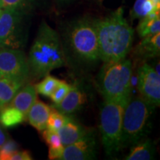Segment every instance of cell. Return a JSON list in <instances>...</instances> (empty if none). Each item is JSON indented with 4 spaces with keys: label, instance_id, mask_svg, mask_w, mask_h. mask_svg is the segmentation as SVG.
<instances>
[{
    "label": "cell",
    "instance_id": "21",
    "mask_svg": "<svg viewBox=\"0 0 160 160\" xmlns=\"http://www.w3.org/2000/svg\"><path fill=\"white\" fill-rule=\"evenodd\" d=\"M61 80L57 79L53 76L47 75L44 77L43 80L37 85H34L36 91L37 93L45 96V97H50L51 96L53 92L55 91L57 86L59 85Z\"/></svg>",
    "mask_w": 160,
    "mask_h": 160
},
{
    "label": "cell",
    "instance_id": "12",
    "mask_svg": "<svg viewBox=\"0 0 160 160\" xmlns=\"http://www.w3.org/2000/svg\"><path fill=\"white\" fill-rule=\"evenodd\" d=\"M86 97L84 91L79 87L71 85V89L61 102L52 106L64 115L68 116L79 111L85 102Z\"/></svg>",
    "mask_w": 160,
    "mask_h": 160
},
{
    "label": "cell",
    "instance_id": "27",
    "mask_svg": "<svg viewBox=\"0 0 160 160\" xmlns=\"http://www.w3.org/2000/svg\"><path fill=\"white\" fill-rule=\"evenodd\" d=\"M33 158H32L29 151H17L11 156V157L10 158V160H31Z\"/></svg>",
    "mask_w": 160,
    "mask_h": 160
},
{
    "label": "cell",
    "instance_id": "3",
    "mask_svg": "<svg viewBox=\"0 0 160 160\" xmlns=\"http://www.w3.org/2000/svg\"><path fill=\"white\" fill-rule=\"evenodd\" d=\"M132 62L125 59L104 62L98 77V86L104 100L127 104L131 97Z\"/></svg>",
    "mask_w": 160,
    "mask_h": 160
},
{
    "label": "cell",
    "instance_id": "19",
    "mask_svg": "<svg viewBox=\"0 0 160 160\" xmlns=\"http://www.w3.org/2000/svg\"><path fill=\"white\" fill-rule=\"evenodd\" d=\"M137 33L141 38L153 35L160 32V12L152 13L140 19Z\"/></svg>",
    "mask_w": 160,
    "mask_h": 160
},
{
    "label": "cell",
    "instance_id": "30",
    "mask_svg": "<svg viewBox=\"0 0 160 160\" xmlns=\"http://www.w3.org/2000/svg\"><path fill=\"white\" fill-rule=\"evenodd\" d=\"M97 1H99V2H102V0H97Z\"/></svg>",
    "mask_w": 160,
    "mask_h": 160
},
{
    "label": "cell",
    "instance_id": "4",
    "mask_svg": "<svg viewBox=\"0 0 160 160\" xmlns=\"http://www.w3.org/2000/svg\"><path fill=\"white\" fill-rule=\"evenodd\" d=\"M155 106L141 97H131L125 107L122 127L121 148L131 147L147 137Z\"/></svg>",
    "mask_w": 160,
    "mask_h": 160
},
{
    "label": "cell",
    "instance_id": "14",
    "mask_svg": "<svg viewBox=\"0 0 160 160\" xmlns=\"http://www.w3.org/2000/svg\"><path fill=\"white\" fill-rule=\"evenodd\" d=\"M37 99V92L36 91L35 86L29 84L23 85L18 91L9 105L19 110L26 117L28 112Z\"/></svg>",
    "mask_w": 160,
    "mask_h": 160
},
{
    "label": "cell",
    "instance_id": "2",
    "mask_svg": "<svg viewBox=\"0 0 160 160\" xmlns=\"http://www.w3.org/2000/svg\"><path fill=\"white\" fill-rule=\"evenodd\" d=\"M30 77H45L66 65V56L59 34L45 21L42 22L28 58Z\"/></svg>",
    "mask_w": 160,
    "mask_h": 160
},
{
    "label": "cell",
    "instance_id": "10",
    "mask_svg": "<svg viewBox=\"0 0 160 160\" xmlns=\"http://www.w3.org/2000/svg\"><path fill=\"white\" fill-rule=\"evenodd\" d=\"M97 144L93 132L83 139L64 148L59 160H91L97 157Z\"/></svg>",
    "mask_w": 160,
    "mask_h": 160
},
{
    "label": "cell",
    "instance_id": "9",
    "mask_svg": "<svg viewBox=\"0 0 160 160\" xmlns=\"http://www.w3.org/2000/svg\"><path fill=\"white\" fill-rule=\"evenodd\" d=\"M137 87L140 97L151 105L160 104V74L149 64L144 62L137 70Z\"/></svg>",
    "mask_w": 160,
    "mask_h": 160
},
{
    "label": "cell",
    "instance_id": "18",
    "mask_svg": "<svg viewBox=\"0 0 160 160\" xmlns=\"http://www.w3.org/2000/svg\"><path fill=\"white\" fill-rule=\"evenodd\" d=\"M157 12H160V0H136L131 17L132 19H140Z\"/></svg>",
    "mask_w": 160,
    "mask_h": 160
},
{
    "label": "cell",
    "instance_id": "25",
    "mask_svg": "<svg viewBox=\"0 0 160 160\" xmlns=\"http://www.w3.org/2000/svg\"><path fill=\"white\" fill-rule=\"evenodd\" d=\"M17 151V143L12 139H8L0 148V160H10L11 156Z\"/></svg>",
    "mask_w": 160,
    "mask_h": 160
},
{
    "label": "cell",
    "instance_id": "22",
    "mask_svg": "<svg viewBox=\"0 0 160 160\" xmlns=\"http://www.w3.org/2000/svg\"><path fill=\"white\" fill-rule=\"evenodd\" d=\"M67 118L68 116L64 115L57 110L53 108L50 113L48 119L46 128L57 132L65 123Z\"/></svg>",
    "mask_w": 160,
    "mask_h": 160
},
{
    "label": "cell",
    "instance_id": "29",
    "mask_svg": "<svg viewBox=\"0 0 160 160\" xmlns=\"http://www.w3.org/2000/svg\"><path fill=\"white\" fill-rule=\"evenodd\" d=\"M2 11V8H1V7H0V13H1Z\"/></svg>",
    "mask_w": 160,
    "mask_h": 160
},
{
    "label": "cell",
    "instance_id": "23",
    "mask_svg": "<svg viewBox=\"0 0 160 160\" xmlns=\"http://www.w3.org/2000/svg\"><path fill=\"white\" fill-rule=\"evenodd\" d=\"M43 137L45 142L48 145V148L59 149L65 148L57 132L45 128L43 131Z\"/></svg>",
    "mask_w": 160,
    "mask_h": 160
},
{
    "label": "cell",
    "instance_id": "20",
    "mask_svg": "<svg viewBox=\"0 0 160 160\" xmlns=\"http://www.w3.org/2000/svg\"><path fill=\"white\" fill-rule=\"evenodd\" d=\"M26 119V117L19 110L8 105L0 110V124L4 128H13Z\"/></svg>",
    "mask_w": 160,
    "mask_h": 160
},
{
    "label": "cell",
    "instance_id": "31",
    "mask_svg": "<svg viewBox=\"0 0 160 160\" xmlns=\"http://www.w3.org/2000/svg\"><path fill=\"white\" fill-rule=\"evenodd\" d=\"M60 1H65V0H60Z\"/></svg>",
    "mask_w": 160,
    "mask_h": 160
},
{
    "label": "cell",
    "instance_id": "7",
    "mask_svg": "<svg viewBox=\"0 0 160 160\" xmlns=\"http://www.w3.org/2000/svg\"><path fill=\"white\" fill-rule=\"evenodd\" d=\"M24 11L2 9L0 13V48L20 49L24 45L21 22Z\"/></svg>",
    "mask_w": 160,
    "mask_h": 160
},
{
    "label": "cell",
    "instance_id": "5",
    "mask_svg": "<svg viewBox=\"0 0 160 160\" xmlns=\"http://www.w3.org/2000/svg\"><path fill=\"white\" fill-rule=\"evenodd\" d=\"M66 40L70 51L80 61L93 62L100 59L95 20L84 18L72 23Z\"/></svg>",
    "mask_w": 160,
    "mask_h": 160
},
{
    "label": "cell",
    "instance_id": "16",
    "mask_svg": "<svg viewBox=\"0 0 160 160\" xmlns=\"http://www.w3.org/2000/svg\"><path fill=\"white\" fill-rule=\"evenodd\" d=\"M155 154V146L151 139H145L140 140L137 143L131 146L129 154L126 157V160H151Z\"/></svg>",
    "mask_w": 160,
    "mask_h": 160
},
{
    "label": "cell",
    "instance_id": "6",
    "mask_svg": "<svg viewBox=\"0 0 160 160\" xmlns=\"http://www.w3.org/2000/svg\"><path fill=\"white\" fill-rule=\"evenodd\" d=\"M127 104L104 100L99 113V131L106 154L113 157L122 150V127Z\"/></svg>",
    "mask_w": 160,
    "mask_h": 160
},
{
    "label": "cell",
    "instance_id": "17",
    "mask_svg": "<svg viewBox=\"0 0 160 160\" xmlns=\"http://www.w3.org/2000/svg\"><path fill=\"white\" fill-rule=\"evenodd\" d=\"M25 85L21 82L0 78V110L11 103L16 93Z\"/></svg>",
    "mask_w": 160,
    "mask_h": 160
},
{
    "label": "cell",
    "instance_id": "8",
    "mask_svg": "<svg viewBox=\"0 0 160 160\" xmlns=\"http://www.w3.org/2000/svg\"><path fill=\"white\" fill-rule=\"evenodd\" d=\"M29 77L28 59L21 49L0 48V78L25 84Z\"/></svg>",
    "mask_w": 160,
    "mask_h": 160
},
{
    "label": "cell",
    "instance_id": "28",
    "mask_svg": "<svg viewBox=\"0 0 160 160\" xmlns=\"http://www.w3.org/2000/svg\"><path fill=\"white\" fill-rule=\"evenodd\" d=\"M8 140V135L6 134L5 131L2 128V127L0 126V148H1L2 146L3 145V144L5 142Z\"/></svg>",
    "mask_w": 160,
    "mask_h": 160
},
{
    "label": "cell",
    "instance_id": "13",
    "mask_svg": "<svg viewBox=\"0 0 160 160\" xmlns=\"http://www.w3.org/2000/svg\"><path fill=\"white\" fill-rule=\"evenodd\" d=\"M53 108L39 100H36L28 112L26 118L29 123L38 131H43L47 127V122Z\"/></svg>",
    "mask_w": 160,
    "mask_h": 160
},
{
    "label": "cell",
    "instance_id": "11",
    "mask_svg": "<svg viewBox=\"0 0 160 160\" xmlns=\"http://www.w3.org/2000/svg\"><path fill=\"white\" fill-rule=\"evenodd\" d=\"M92 132V130L84 127L78 122L68 116L65 123L57 131V133H59L63 146L65 147L83 139Z\"/></svg>",
    "mask_w": 160,
    "mask_h": 160
},
{
    "label": "cell",
    "instance_id": "15",
    "mask_svg": "<svg viewBox=\"0 0 160 160\" xmlns=\"http://www.w3.org/2000/svg\"><path fill=\"white\" fill-rule=\"evenodd\" d=\"M142 39L134 49L136 57L143 60L158 57L160 53V33L146 36Z\"/></svg>",
    "mask_w": 160,
    "mask_h": 160
},
{
    "label": "cell",
    "instance_id": "1",
    "mask_svg": "<svg viewBox=\"0 0 160 160\" xmlns=\"http://www.w3.org/2000/svg\"><path fill=\"white\" fill-rule=\"evenodd\" d=\"M95 25L100 59L112 62L125 59L132 48L134 30L124 17L123 8L95 20Z\"/></svg>",
    "mask_w": 160,
    "mask_h": 160
},
{
    "label": "cell",
    "instance_id": "24",
    "mask_svg": "<svg viewBox=\"0 0 160 160\" xmlns=\"http://www.w3.org/2000/svg\"><path fill=\"white\" fill-rule=\"evenodd\" d=\"M71 88V85H69L68 83L63 81V80H61L59 85L57 86V88L55 89V91L53 92V93L50 97L53 104L57 105V104L61 102L64 98L66 97V95L68 94Z\"/></svg>",
    "mask_w": 160,
    "mask_h": 160
},
{
    "label": "cell",
    "instance_id": "26",
    "mask_svg": "<svg viewBox=\"0 0 160 160\" xmlns=\"http://www.w3.org/2000/svg\"><path fill=\"white\" fill-rule=\"evenodd\" d=\"M31 0H0L2 9L15 8L24 11L29 5Z\"/></svg>",
    "mask_w": 160,
    "mask_h": 160
}]
</instances>
